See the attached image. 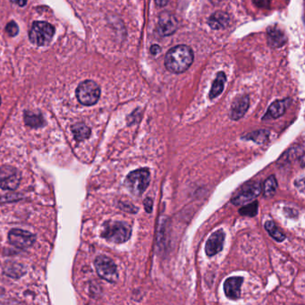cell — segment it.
Masks as SVG:
<instances>
[{
  "mask_svg": "<svg viewBox=\"0 0 305 305\" xmlns=\"http://www.w3.org/2000/svg\"><path fill=\"white\" fill-rule=\"evenodd\" d=\"M194 52L186 45L176 46L168 51L165 58V66L168 71L174 74L186 72L194 62Z\"/></svg>",
  "mask_w": 305,
  "mask_h": 305,
  "instance_id": "cell-1",
  "label": "cell"
},
{
  "mask_svg": "<svg viewBox=\"0 0 305 305\" xmlns=\"http://www.w3.org/2000/svg\"><path fill=\"white\" fill-rule=\"evenodd\" d=\"M132 234V228L123 221H107L104 224L102 235L106 241L114 243L127 242Z\"/></svg>",
  "mask_w": 305,
  "mask_h": 305,
  "instance_id": "cell-2",
  "label": "cell"
},
{
  "mask_svg": "<svg viewBox=\"0 0 305 305\" xmlns=\"http://www.w3.org/2000/svg\"><path fill=\"white\" fill-rule=\"evenodd\" d=\"M151 182V173L148 168H140L129 173L124 180V185L129 192L135 197L142 196Z\"/></svg>",
  "mask_w": 305,
  "mask_h": 305,
  "instance_id": "cell-3",
  "label": "cell"
},
{
  "mask_svg": "<svg viewBox=\"0 0 305 305\" xmlns=\"http://www.w3.org/2000/svg\"><path fill=\"white\" fill-rule=\"evenodd\" d=\"M55 27L49 22L37 21L33 22L29 31V39L32 44L39 47L47 46L55 35Z\"/></svg>",
  "mask_w": 305,
  "mask_h": 305,
  "instance_id": "cell-4",
  "label": "cell"
},
{
  "mask_svg": "<svg viewBox=\"0 0 305 305\" xmlns=\"http://www.w3.org/2000/svg\"><path fill=\"white\" fill-rule=\"evenodd\" d=\"M76 94L78 102L82 105L93 106L101 98V88L94 81L86 80L78 85Z\"/></svg>",
  "mask_w": 305,
  "mask_h": 305,
  "instance_id": "cell-5",
  "label": "cell"
},
{
  "mask_svg": "<svg viewBox=\"0 0 305 305\" xmlns=\"http://www.w3.org/2000/svg\"><path fill=\"white\" fill-rule=\"evenodd\" d=\"M94 266L96 268L98 275L102 279L106 280L109 283H115L118 279V272L115 262L110 258L101 255L96 258L94 261Z\"/></svg>",
  "mask_w": 305,
  "mask_h": 305,
  "instance_id": "cell-6",
  "label": "cell"
},
{
  "mask_svg": "<svg viewBox=\"0 0 305 305\" xmlns=\"http://www.w3.org/2000/svg\"><path fill=\"white\" fill-rule=\"evenodd\" d=\"M22 177L17 168L4 165L0 167V188L3 190L13 191L17 188Z\"/></svg>",
  "mask_w": 305,
  "mask_h": 305,
  "instance_id": "cell-7",
  "label": "cell"
},
{
  "mask_svg": "<svg viewBox=\"0 0 305 305\" xmlns=\"http://www.w3.org/2000/svg\"><path fill=\"white\" fill-rule=\"evenodd\" d=\"M261 186L257 183L246 184L241 188L238 194L233 197L231 202L235 206L250 203L261 194Z\"/></svg>",
  "mask_w": 305,
  "mask_h": 305,
  "instance_id": "cell-8",
  "label": "cell"
},
{
  "mask_svg": "<svg viewBox=\"0 0 305 305\" xmlns=\"http://www.w3.org/2000/svg\"><path fill=\"white\" fill-rule=\"evenodd\" d=\"M36 236L28 231L12 229L8 234L9 243L15 247L25 249L35 243Z\"/></svg>",
  "mask_w": 305,
  "mask_h": 305,
  "instance_id": "cell-9",
  "label": "cell"
},
{
  "mask_svg": "<svg viewBox=\"0 0 305 305\" xmlns=\"http://www.w3.org/2000/svg\"><path fill=\"white\" fill-rule=\"evenodd\" d=\"M177 18L175 17L171 13L168 12H164L160 14L158 23V32L159 35L169 36L172 35L177 30Z\"/></svg>",
  "mask_w": 305,
  "mask_h": 305,
  "instance_id": "cell-10",
  "label": "cell"
},
{
  "mask_svg": "<svg viewBox=\"0 0 305 305\" xmlns=\"http://www.w3.org/2000/svg\"><path fill=\"white\" fill-rule=\"evenodd\" d=\"M225 233L223 230H217L214 232L206 243L205 252L208 257L215 256L218 252H221L225 242Z\"/></svg>",
  "mask_w": 305,
  "mask_h": 305,
  "instance_id": "cell-11",
  "label": "cell"
},
{
  "mask_svg": "<svg viewBox=\"0 0 305 305\" xmlns=\"http://www.w3.org/2000/svg\"><path fill=\"white\" fill-rule=\"evenodd\" d=\"M243 282V278L242 277H233L226 279L224 284L226 297L230 300H238L241 297V288Z\"/></svg>",
  "mask_w": 305,
  "mask_h": 305,
  "instance_id": "cell-12",
  "label": "cell"
},
{
  "mask_svg": "<svg viewBox=\"0 0 305 305\" xmlns=\"http://www.w3.org/2000/svg\"><path fill=\"white\" fill-rule=\"evenodd\" d=\"M249 105H250V100L247 95L235 99L234 102L232 103L230 109V118L235 121L241 119L247 112Z\"/></svg>",
  "mask_w": 305,
  "mask_h": 305,
  "instance_id": "cell-13",
  "label": "cell"
},
{
  "mask_svg": "<svg viewBox=\"0 0 305 305\" xmlns=\"http://www.w3.org/2000/svg\"><path fill=\"white\" fill-rule=\"evenodd\" d=\"M268 43L271 48H280L287 42V37L285 32L278 27L269 28L268 30Z\"/></svg>",
  "mask_w": 305,
  "mask_h": 305,
  "instance_id": "cell-14",
  "label": "cell"
},
{
  "mask_svg": "<svg viewBox=\"0 0 305 305\" xmlns=\"http://www.w3.org/2000/svg\"><path fill=\"white\" fill-rule=\"evenodd\" d=\"M289 104H290L289 99L276 101L270 105L263 119H266V118H279L281 115H284V113L287 110Z\"/></svg>",
  "mask_w": 305,
  "mask_h": 305,
  "instance_id": "cell-15",
  "label": "cell"
},
{
  "mask_svg": "<svg viewBox=\"0 0 305 305\" xmlns=\"http://www.w3.org/2000/svg\"><path fill=\"white\" fill-rule=\"evenodd\" d=\"M229 15L225 12L218 11L213 13L212 15L208 19V23L210 28L213 30H221L226 28L229 23Z\"/></svg>",
  "mask_w": 305,
  "mask_h": 305,
  "instance_id": "cell-16",
  "label": "cell"
},
{
  "mask_svg": "<svg viewBox=\"0 0 305 305\" xmlns=\"http://www.w3.org/2000/svg\"><path fill=\"white\" fill-rule=\"evenodd\" d=\"M270 132L268 130H258L255 132L246 133L245 135L242 136L243 140L252 141L258 144H265L270 140Z\"/></svg>",
  "mask_w": 305,
  "mask_h": 305,
  "instance_id": "cell-17",
  "label": "cell"
},
{
  "mask_svg": "<svg viewBox=\"0 0 305 305\" xmlns=\"http://www.w3.org/2000/svg\"><path fill=\"white\" fill-rule=\"evenodd\" d=\"M226 81V76L223 72H220V73L217 74V77L214 81L212 87H211L210 92H209V99L210 100H214L215 98H217L218 95L221 94L223 90H224Z\"/></svg>",
  "mask_w": 305,
  "mask_h": 305,
  "instance_id": "cell-18",
  "label": "cell"
},
{
  "mask_svg": "<svg viewBox=\"0 0 305 305\" xmlns=\"http://www.w3.org/2000/svg\"><path fill=\"white\" fill-rule=\"evenodd\" d=\"M24 122L31 128H39L45 124L44 118L40 113H33L31 111H25Z\"/></svg>",
  "mask_w": 305,
  "mask_h": 305,
  "instance_id": "cell-19",
  "label": "cell"
},
{
  "mask_svg": "<svg viewBox=\"0 0 305 305\" xmlns=\"http://www.w3.org/2000/svg\"><path fill=\"white\" fill-rule=\"evenodd\" d=\"M72 132L76 141L82 142L87 140L91 135V129L84 123H77L72 126Z\"/></svg>",
  "mask_w": 305,
  "mask_h": 305,
  "instance_id": "cell-20",
  "label": "cell"
},
{
  "mask_svg": "<svg viewBox=\"0 0 305 305\" xmlns=\"http://www.w3.org/2000/svg\"><path fill=\"white\" fill-rule=\"evenodd\" d=\"M265 229L270 234V236L278 242H283L286 239V235L276 226L274 222L271 220H268L266 222Z\"/></svg>",
  "mask_w": 305,
  "mask_h": 305,
  "instance_id": "cell-21",
  "label": "cell"
},
{
  "mask_svg": "<svg viewBox=\"0 0 305 305\" xmlns=\"http://www.w3.org/2000/svg\"><path fill=\"white\" fill-rule=\"evenodd\" d=\"M278 188V182L275 176L269 177L263 185V194L265 197H272Z\"/></svg>",
  "mask_w": 305,
  "mask_h": 305,
  "instance_id": "cell-22",
  "label": "cell"
},
{
  "mask_svg": "<svg viewBox=\"0 0 305 305\" xmlns=\"http://www.w3.org/2000/svg\"><path fill=\"white\" fill-rule=\"evenodd\" d=\"M257 212H258V202H254L247 206H243V208L239 210V213L241 215L248 217H254L256 216Z\"/></svg>",
  "mask_w": 305,
  "mask_h": 305,
  "instance_id": "cell-23",
  "label": "cell"
},
{
  "mask_svg": "<svg viewBox=\"0 0 305 305\" xmlns=\"http://www.w3.org/2000/svg\"><path fill=\"white\" fill-rule=\"evenodd\" d=\"M5 30H6V32L8 33V35L11 36V37L17 35L18 32H19L17 23L13 22V21H11L7 23V25L5 27Z\"/></svg>",
  "mask_w": 305,
  "mask_h": 305,
  "instance_id": "cell-24",
  "label": "cell"
},
{
  "mask_svg": "<svg viewBox=\"0 0 305 305\" xmlns=\"http://www.w3.org/2000/svg\"><path fill=\"white\" fill-rule=\"evenodd\" d=\"M143 205H144V208H145L146 212L151 213L152 208H153V201H152V199L146 198L143 202Z\"/></svg>",
  "mask_w": 305,
  "mask_h": 305,
  "instance_id": "cell-25",
  "label": "cell"
},
{
  "mask_svg": "<svg viewBox=\"0 0 305 305\" xmlns=\"http://www.w3.org/2000/svg\"><path fill=\"white\" fill-rule=\"evenodd\" d=\"M271 0H254V3L260 7H268Z\"/></svg>",
  "mask_w": 305,
  "mask_h": 305,
  "instance_id": "cell-26",
  "label": "cell"
},
{
  "mask_svg": "<svg viewBox=\"0 0 305 305\" xmlns=\"http://www.w3.org/2000/svg\"><path fill=\"white\" fill-rule=\"evenodd\" d=\"M160 50H161V49H160V47H159V45H153L151 48V54L154 55V56L158 55V54L160 52Z\"/></svg>",
  "mask_w": 305,
  "mask_h": 305,
  "instance_id": "cell-27",
  "label": "cell"
},
{
  "mask_svg": "<svg viewBox=\"0 0 305 305\" xmlns=\"http://www.w3.org/2000/svg\"><path fill=\"white\" fill-rule=\"evenodd\" d=\"M13 4H17L19 6H24L28 0H10Z\"/></svg>",
  "mask_w": 305,
  "mask_h": 305,
  "instance_id": "cell-28",
  "label": "cell"
},
{
  "mask_svg": "<svg viewBox=\"0 0 305 305\" xmlns=\"http://www.w3.org/2000/svg\"><path fill=\"white\" fill-rule=\"evenodd\" d=\"M155 2L159 6H165L169 2V0H155Z\"/></svg>",
  "mask_w": 305,
  "mask_h": 305,
  "instance_id": "cell-29",
  "label": "cell"
}]
</instances>
